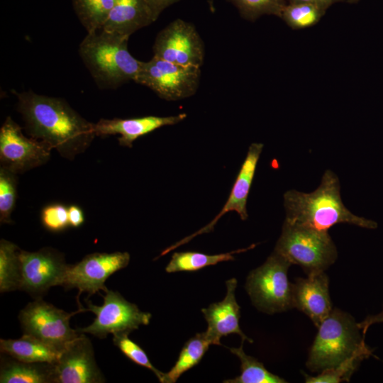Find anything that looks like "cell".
Instances as JSON below:
<instances>
[{"instance_id": "obj_1", "label": "cell", "mask_w": 383, "mask_h": 383, "mask_svg": "<svg viewBox=\"0 0 383 383\" xmlns=\"http://www.w3.org/2000/svg\"><path fill=\"white\" fill-rule=\"evenodd\" d=\"M17 108L30 137L47 143L65 158L84 152L94 137V123L75 111L64 99L30 90L16 93Z\"/></svg>"}, {"instance_id": "obj_2", "label": "cell", "mask_w": 383, "mask_h": 383, "mask_svg": "<svg viewBox=\"0 0 383 383\" xmlns=\"http://www.w3.org/2000/svg\"><path fill=\"white\" fill-rule=\"evenodd\" d=\"M285 220L323 231H328L338 223H348L367 229H375L376 221L355 215L343 204L338 177L326 170L319 186L305 193L291 189L283 196Z\"/></svg>"}, {"instance_id": "obj_3", "label": "cell", "mask_w": 383, "mask_h": 383, "mask_svg": "<svg viewBox=\"0 0 383 383\" xmlns=\"http://www.w3.org/2000/svg\"><path fill=\"white\" fill-rule=\"evenodd\" d=\"M372 351L366 345L354 318L335 308L318 327L306 366L311 372L320 373L355 355L369 357Z\"/></svg>"}, {"instance_id": "obj_4", "label": "cell", "mask_w": 383, "mask_h": 383, "mask_svg": "<svg viewBox=\"0 0 383 383\" xmlns=\"http://www.w3.org/2000/svg\"><path fill=\"white\" fill-rule=\"evenodd\" d=\"M128 38L101 30L87 33L79 52L96 84L105 89L117 88L134 81L141 62L128 49Z\"/></svg>"}, {"instance_id": "obj_5", "label": "cell", "mask_w": 383, "mask_h": 383, "mask_svg": "<svg viewBox=\"0 0 383 383\" xmlns=\"http://www.w3.org/2000/svg\"><path fill=\"white\" fill-rule=\"evenodd\" d=\"M274 252L308 275L325 272L336 260L338 251L328 231L284 220Z\"/></svg>"}, {"instance_id": "obj_6", "label": "cell", "mask_w": 383, "mask_h": 383, "mask_svg": "<svg viewBox=\"0 0 383 383\" xmlns=\"http://www.w3.org/2000/svg\"><path fill=\"white\" fill-rule=\"evenodd\" d=\"M291 265L273 251L261 266L249 273L245 289L260 311L272 314L294 308L292 283L287 276Z\"/></svg>"}, {"instance_id": "obj_7", "label": "cell", "mask_w": 383, "mask_h": 383, "mask_svg": "<svg viewBox=\"0 0 383 383\" xmlns=\"http://www.w3.org/2000/svg\"><path fill=\"white\" fill-rule=\"evenodd\" d=\"M200 74V67L181 65L153 56L141 62L135 82L148 87L161 99L177 101L196 93Z\"/></svg>"}, {"instance_id": "obj_8", "label": "cell", "mask_w": 383, "mask_h": 383, "mask_svg": "<svg viewBox=\"0 0 383 383\" xmlns=\"http://www.w3.org/2000/svg\"><path fill=\"white\" fill-rule=\"evenodd\" d=\"M78 311L68 313L54 305L36 299L19 313L18 318L23 334L31 335L62 351L80 333L70 326V320Z\"/></svg>"}, {"instance_id": "obj_9", "label": "cell", "mask_w": 383, "mask_h": 383, "mask_svg": "<svg viewBox=\"0 0 383 383\" xmlns=\"http://www.w3.org/2000/svg\"><path fill=\"white\" fill-rule=\"evenodd\" d=\"M103 298L101 306L86 300L87 308H84L78 303L82 311H91L96 315L91 324L77 329L79 332L105 338L109 333H130L138 329L140 326L150 323L151 313L140 311L135 304L126 300L118 292L108 290Z\"/></svg>"}, {"instance_id": "obj_10", "label": "cell", "mask_w": 383, "mask_h": 383, "mask_svg": "<svg viewBox=\"0 0 383 383\" xmlns=\"http://www.w3.org/2000/svg\"><path fill=\"white\" fill-rule=\"evenodd\" d=\"M21 284L19 290L40 299L54 286H62L70 265L60 252L44 248L36 252L21 250Z\"/></svg>"}, {"instance_id": "obj_11", "label": "cell", "mask_w": 383, "mask_h": 383, "mask_svg": "<svg viewBox=\"0 0 383 383\" xmlns=\"http://www.w3.org/2000/svg\"><path fill=\"white\" fill-rule=\"evenodd\" d=\"M52 149L43 140L25 136L22 128L9 116L1 127V167L16 174L45 164Z\"/></svg>"}, {"instance_id": "obj_12", "label": "cell", "mask_w": 383, "mask_h": 383, "mask_svg": "<svg viewBox=\"0 0 383 383\" xmlns=\"http://www.w3.org/2000/svg\"><path fill=\"white\" fill-rule=\"evenodd\" d=\"M154 57L181 65L201 67L204 58L203 41L195 27L176 19L156 36Z\"/></svg>"}, {"instance_id": "obj_13", "label": "cell", "mask_w": 383, "mask_h": 383, "mask_svg": "<svg viewBox=\"0 0 383 383\" xmlns=\"http://www.w3.org/2000/svg\"><path fill=\"white\" fill-rule=\"evenodd\" d=\"M130 255L127 252H94L86 255L75 265H70L62 286L67 289L77 288L89 295L109 289L105 285L106 279L117 271L125 268L129 263Z\"/></svg>"}, {"instance_id": "obj_14", "label": "cell", "mask_w": 383, "mask_h": 383, "mask_svg": "<svg viewBox=\"0 0 383 383\" xmlns=\"http://www.w3.org/2000/svg\"><path fill=\"white\" fill-rule=\"evenodd\" d=\"M53 367V383L106 382L96 365L92 344L84 333L65 346Z\"/></svg>"}, {"instance_id": "obj_15", "label": "cell", "mask_w": 383, "mask_h": 383, "mask_svg": "<svg viewBox=\"0 0 383 383\" xmlns=\"http://www.w3.org/2000/svg\"><path fill=\"white\" fill-rule=\"evenodd\" d=\"M263 146L264 145L260 143H253L249 146L246 157L240 167L228 199L219 213L209 224L196 233L164 250L160 256L165 255L177 247L188 243L196 235L212 231L217 221L229 211H235L243 221L248 218L247 201Z\"/></svg>"}, {"instance_id": "obj_16", "label": "cell", "mask_w": 383, "mask_h": 383, "mask_svg": "<svg viewBox=\"0 0 383 383\" xmlns=\"http://www.w3.org/2000/svg\"><path fill=\"white\" fill-rule=\"evenodd\" d=\"M293 306L318 328L333 310L329 279L325 272L296 278L292 283Z\"/></svg>"}, {"instance_id": "obj_17", "label": "cell", "mask_w": 383, "mask_h": 383, "mask_svg": "<svg viewBox=\"0 0 383 383\" xmlns=\"http://www.w3.org/2000/svg\"><path fill=\"white\" fill-rule=\"evenodd\" d=\"M226 284L227 292L225 298L201 309L207 322L205 332L212 345H221V337L231 333L239 335L243 342L247 340L252 343L253 340L245 335L239 326L240 306L235 295L237 279L231 278L226 282Z\"/></svg>"}, {"instance_id": "obj_18", "label": "cell", "mask_w": 383, "mask_h": 383, "mask_svg": "<svg viewBox=\"0 0 383 383\" xmlns=\"http://www.w3.org/2000/svg\"><path fill=\"white\" fill-rule=\"evenodd\" d=\"M187 117V114L179 113L170 116H148L132 118H118L99 120L94 123L96 136L119 135L118 138L121 146L131 148L133 143L138 138L166 126L175 125Z\"/></svg>"}, {"instance_id": "obj_19", "label": "cell", "mask_w": 383, "mask_h": 383, "mask_svg": "<svg viewBox=\"0 0 383 383\" xmlns=\"http://www.w3.org/2000/svg\"><path fill=\"white\" fill-rule=\"evenodd\" d=\"M154 21L145 0H116L100 30L129 39L133 33Z\"/></svg>"}, {"instance_id": "obj_20", "label": "cell", "mask_w": 383, "mask_h": 383, "mask_svg": "<svg viewBox=\"0 0 383 383\" xmlns=\"http://www.w3.org/2000/svg\"><path fill=\"white\" fill-rule=\"evenodd\" d=\"M0 349L3 354L20 361L50 364L56 362L61 353L55 348L26 334L18 339H1Z\"/></svg>"}, {"instance_id": "obj_21", "label": "cell", "mask_w": 383, "mask_h": 383, "mask_svg": "<svg viewBox=\"0 0 383 383\" xmlns=\"http://www.w3.org/2000/svg\"><path fill=\"white\" fill-rule=\"evenodd\" d=\"M53 364L23 362L9 355L1 359V383H53Z\"/></svg>"}, {"instance_id": "obj_22", "label": "cell", "mask_w": 383, "mask_h": 383, "mask_svg": "<svg viewBox=\"0 0 383 383\" xmlns=\"http://www.w3.org/2000/svg\"><path fill=\"white\" fill-rule=\"evenodd\" d=\"M212 345L206 332L196 333L183 346L178 359L170 370L164 373L162 383H174L187 370L199 364Z\"/></svg>"}, {"instance_id": "obj_23", "label": "cell", "mask_w": 383, "mask_h": 383, "mask_svg": "<svg viewBox=\"0 0 383 383\" xmlns=\"http://www.w3.org/2000/svg\"><path fill=\"white\" fill-rule=\"evenodd\" d=\"M255 244L244 249H239L227 253L208 255L199 252H176L165 267L168 273L177 272H194L217 263L235 260L234 254L253 248Z\"/></svg>"}, {"instance_id": "obj_24", "label": "cell", "mask_w": 383, "mask_h": 383, "mask_svg": "<svg viewBox=\"0 0 383 383\" xmlns=\"http://www.w3.org/2000/svg\"><path fill=\"white\" fill-rule=\"evenodd\" d=\"M21 249L14 243L1 239L0 241V292L19 289L21 284Z\"/></svg>"}, {"instance_id": "obj_25", "label": "cell", "mask_w": 383, "mask_h": 383, "mask_svg": "<svg viewBox=\"0 0 383 383\" xmlns=\"http://www.w3.org/2000/svg\"><path fill=\"white\" fill-rule=\"evenodd\" d=\"M230 351L240 360V374L225 383H284L287 381L269 372L256 358L245 354L243 344L239 348H230Z\"/></svg>"}, {"instance_id": "obj_26", "label": "cell", "mask_w": 383, "mask_h": 383, "mask_svg": "<svg viewBox=\"0 0 383 383\" xmlns=\"http://www.w3.org/2000/svg\"><path fill=\"white\" fill-rule=\"evenodd\" d=\"M74 9L87 33L99 30L116 0H72Z\"/></svg>"}, {"instance_id": "obj_27", "label": "cell", "mask_w": 383, "mask_h": 383, "mask_svg": "<svg viewBox=\"0 0 383 383\" xmlns=\"http://www.w3.org/2000/svg\"><path fill=\"white\" fill-rule=\"evenodd\" d=\"M318 6L306 2L287 4L280 18L293 29L305 28L315 25L325 13Z\"/></svg>"}, {"instance_id": "obj_28", "label": "cell", "mask_w": 383, "mask_h": 383, "mask_svg": "<svg viewBox=\"0 0 383 383\" xmlns=\"http://www.w3.org/2000/svg\"><path fill=\"white\" fill-rule=\"evenodd\" d=\"M239 11L240 15L254 21L263 15L280 17L286 0H229Z\"/></svg>"}, {"instance_id": "obj_29", "label": "cell", "mask_w": 383, "mask_h": 383, "mask_svg": "<svg viewBox=\"0 0 383 383\" xmlns=\"http://www.w3.org/2000/svg\"><path fill=\"white\" fill-rule=\"evenodd\" d=\"M365 358L363 355H358L350 357L340 365L331 369L326 370L316 376H309L304 374L306 383H338L349 382L351 376L357 369L360 362Z\"/></svg>"}, {"instance_id": "obj_30", "label": "cell", "mask_w": 383, "mask_h": 383, "mask_svg": "<svg viewBox=\"0 0 383 383\" xmlns=\"http://www.w3.org/2000/svg\"><path fill=\"white\" fill-rule=\"evenodd\" d=\"M16 173L1 167L0 169V221L11 223V215L14 209L16 199Z\"/></svg>"}, {"instance_id": "obj_31", "label": "cell", "mask_w": 383, "mask_h": 383, "mask_svg": "<svg viewBox=\"0 0 383 383\" xmlns=\"http://www.w3.org/2000/svg\"><path fill=\"white\" fill-rule=\"evenodd\" d=\"M129 333L113 334V342L121 353L138 365L151 370L161 382L164 373L155 367L150 361L146 353L136 343L128 338Z\"/></svg>"}, {"instance_id": "obj_32", "label": "cell", "mask_w": 383, "mask_h": 383, "mask_svg": "<svg viewBox=\"0 0 383 383\" xmlns=\"http://www.w3.org/2000/svg\"><path fill=\"white\" fill-rule=\"evenodd\" d=\"M43 226L52 232H60L69 224L68 208L61 204H52L44 207L41 212Z\"/></svg>"}, {"instance_id": "obj_33", "label": "cell", "mask_w": 383, "mask_h": 383, "mask_svg": "<svg viewBox=\"0 0 383 383\" xmlns=\"http://www.w3.org/2000/svg\"><path fill=\"white\" fill-rule=\"evenodd\" d=\"M155 21L160 13L170 5L179 0H145Z\"/></svg>"}, {"instance_id": "obj_34", "label": "cell", "mask_w": 383, "mask_h": 383, "mask_svg": "<svg viewBox=\"0 0 383 383\" xmlns=\"http://www.w3.org/2000/svg\"><path fill=\"white\" fill-rule=\"evenodd\" d=\"M69 224L73 228H78L84 223V216L80 207L76 205L68 208Z\"/></svg>"}, {"instance_id": "obj_35", "label": "cell", "mask_w": 383, "mask_h": 383, "mask_svg": "<svg viewBox=\"0 0 383 383\" xmlns=\"http://www.w3.org/2000/svg\"><path fill=\"white\" fill-rule=\"evenodd\" d=\"M375 323H383V309L377 314L367 316L362 321L357 323V326L365 337L369 327Z\"/></svg>"}, {"instance_id": "obj_36", "label": "cell", "mask_w": 383, "mask_h": 383, "mask_svg": "<svg viewBox=\"0 0 383 383\" xmlns=\"http://www.w3.org/2000/svg\"><path fill=\"white\" fill-rule=\"evenodd\" d=\"M287 4L292 3H299V2H306L315 4L324 10L325 11L333 4L338 2H349L350 3L351 0H286Z\"/></svg>"}, {"instance_id": "obj_37", "label": "cell", "mask_w": 383, "mask_h": 383, "mask_svg": "<svg viewBox=\"0 0 383 383\" xmlns=\"http://www.w3.org/2000/svg\"><path fill=\"white\" fill-rule=\"evenodd\" d=\"M358 0H351L350 3H355L357 2Z\"/></svg>"}]
</instances>
